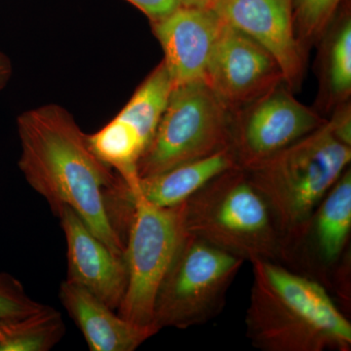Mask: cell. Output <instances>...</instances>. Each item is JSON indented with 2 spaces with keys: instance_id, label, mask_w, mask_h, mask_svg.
I'll return each instance as SVG.
<instances>
[{
  "instance_id": "4fadbf2b",
  "label": "cell",
  "mask_w": 351,
  "mask_h": 351,
  "mask_svg": "<svg viewBox=\"0 0 351 351\" xmlns=\"http://www.w3.org/2000/svg\"><path fill=\"white\" fill-rule=\"evenodd\" d=\"M56 216L66 242L68 278L107 306L117 311L127 287L124 256L108 248L71 208L63 207Z\"/></svg>"
},
{
  "instance_id": "44dd1931",
  "label": "cell",
  "mask_w": 351,
  "mask_h": 351,
  "mask_svg": "<svg viewBox=\"0 0 351 351\" xmlns=\"http://www.w3.org/2000/svg\"><path fill=\"white\" fill-rule=\"evenodd\" d=\"M45 304L27 295L19 279L0 272V318L25 316L38 313Z\"/></svg>"
},
{
  "instance_id": "5bb4252c",
  "label": "cell",
  "mask_w": 351,
  "mask_h": 351,
  "mask_svg": "<svg viewBox=\"0 0 351 351\" xmlns=\"http://www.w3.org/2000/svg\"><path fill=\"white\" fill-rule=\"evenodd\" d=\"M59 297L91 351H134L158 332L154 327L141 326L126 320L71 281L61 284Z\"/></svg>"
},
{
  "instance_id": "ac0fdd59",
  "label": "cell",
  "mask_w": 351,
  "mask_h": 351,
  "mask_svg": "<svg viewBox=\"0 0 351 351\" xmlns=\"http://www.w3.org/2000/svg\"><path fill=\"white\" fill-rule=\"evenodd\" d=\"M173 89L169 73L162 61L138 85L117 117L135 127L149 145L169 103Z\"/></svg>"
},
{
  "instance_id": "8992f818",
  "label": "cell",
  "mask_w": 351,
  "mask_h": 351,
  "mask_svg": "<svg viewBox=\"0 0 351 351\" xmlns=\"http://www.w3.org/2000/svg\"><path fill=\"white\" fill-rule=\"evenodd\" d=\"M232 112L204 82L174 88L138 161V177L158 174L228 147Z\"/></svg>"
},
{
  "instance_id": "7a4b0ae2",
  "label": "cell",
  "mask_w": 351,
  "mask_h": 351,
  "mask_svg": "<svg viewBox=\"0 0 351 351\" xmlns=\"http://www.w3.org/2000/svg\"><path fill=\"white\" fill-rule=\"evenodd\" d=\"M246 336L263 351H350L351 323L324 286L274 261L256 260Z\"/></svg>"
},
{
  "instance_id": "7402d4cb",
  "label": "cell",
  "mask_w": 351,
  "mask_h": 351,
  "mask_svg": "<svg viewBox=\"0 0 351 351\" xmlns=\"http://www.w3.org/2000/svg\"><path fill=\"white\" fill-rule=\"evenodd\" d=\"M132 5L149 18L151 23L156 22L174 12L182 6L180 0H126Z\"/></svg>"
},
{
  "instance_id": "ffe728a7",
  "label": "cell",
  "mask_w": 351,
  "mask_h": 351,
  "mask_svg": "<svg viewBox=\"0 0 351 351\" xmlns=\"http://www.w3.org/2000/svg\"><path fill=\"white\" fill-rule=\"evenodd\" d=\"M295 34L308 45L324 36L343 0H291Z\"/></svg>"
},
{
  "instance_id": "cb8c5ba5",
  "label": "cell",
  "mask_w": 351,
  "mask_h": 351,
  "mask_svg": "<svg viewBox=\"0 0 351 351\" xmlns=\"http://www.w3.org/2000/svg\"><path fill=\"white\" fill-rule=\"evenodd\" d=\"M13 75V64L10 58L0 50V93L5 89Z\"/></svg>"
},
{
  "instance_id": "52a82bcc",
  "label": "cell",
  "mask_w": 351,
  "mask_h": 351,
  "mask_svg": "<svg viewBox=\"0 0 351 351\" xmlns=\"http://www.w3.org/2000/svg\"><path fill=\"white\" fill-rule=\"evenodd\" d=\"M350 166L335 182L299 234L283 247L279 262L317 281L350 307Z\"/></svg>"
},
{
  "instance_id": "5b68a950",
  "label": "cell",
  "mask_w": 351,
  "mask_h": 351,
  "mask_svg": "<svg viewBox=\"0 0 351 351\" xmlns=\"http://www.w3.org/2000/svg\"><path fill=\"white\" fill-rule=\"evenodd\" d=\"M244 261L184 232L157 291L154 325L189 329L223 311L228 290Z\"/></svg>"
},
{
  "instance_id": "e0dca14e",
  "label": "cell",
  "mask_w": 351,
  "mask_h": 351,
  "mask_svg": "<svg viewBox=\"0 0 351 351\" xmlns=\"http://www.w3.org/2000/svg\"><path fill=\"white\" fill-rule=\"evenodd\" d=\"M64 334L61 313L45 306L29 315L0 318V351H49Z\"/></svg>"
},
{
  "instance_id": "30bf717a",
  "label": "cell",
  "mask_w": 351,
  "mask_h": 351,
  "mask_svg": "<svg viewBox=\"0 0 351 351\" xmlns=\"http://www.w3.org/2000/svg\"><path fill=\"white\" fill-rule=\"evenodd\" d=\"M204 82L232 110L284 83L274 58L250 36L221 21Z\"/></svg>"
},
{
  "instance_id": "603a6c76",
  "label": "cell",
  "mask_w": 351,
  "mask_h": 351,
  "mask_svg": "<svg viewBox=\"0 0 351 351\" xmlns=\"http://www.w3.org/2000/svg\"><path fill=\"white\" fill-rule=\"evenodd\" d=\"M332 133L343 144L351 147V112L350 101H345L336 107L332 119L328 120Z\"/></svg>"
},
{
  "instance_id": "8fae6325",
  "label": "cell",
  "mask_w": 351,
  "mask_h": 351,
  "mask_svg": "<svg viewBox=\"0 0 351 351\" xmlns=\"http://www.w3.org/2000/svg\"><path fill=\"white\" fill-rule=\"evenodd\" d=\"M212 11L274 58L291 90L299 86L304 49L295 34L291 0H214Z\"/></svg>"
},
{
  "instance_id": "d4e9b609",
  "label": "cell",
  "mask_w": 351,
  "mask_h": 351,
  "mask_svg": "<svg viewBox=\"0 0 351 351\" xmlns=\"http://www.w3.org/2000/svg\"><path fill=\"white\" fill-rule=\"evenodd\" d=\"M182 6L191 8L210 9L214 0H180Z\"/></svg>"
},
{
  "instance_id": "7c38bea8",
  "label": "cell",
  "mask_w": 351,
  "mask_h": 351,
  "mask_svg": "<svg viewBox=\"0 0 351 351\" xmlns=\"http://www.w3.org/2000/svg\"><path fill=\"white\" fill-rule=\"evenodd\" d=\"M221 23L211 9L184 6L152 23L173 87L204 82Z\"/></svg>"
},
{
  "instance_id": "6da1fadb",
  "label": "cell",
  "mask_w": 351,
  "mask_h": 351,
  "mask_svg": "<svg viewBox=\"0 0 351 351\" xmlns=\"http://www.w3.org/2000/svg\"><path fill=\"white\" fill-rule=\"evenodd\" d=\"M23 176L56 215L69 207L95 237L117 255L125 243L108 219L104 196L117 174L95 154L88 135L59 104H45L18 115Z\"/></svg>"
},
{
  "instance_id": "ba28073f",
  "label": "cell",
  "mask_w": 351,
  "mask_h": 351,
  "mask_svg": "<svg viewBox=\"0 0 351 351\" xmlns=\"http://www.w3.org/2000/svg\"><path fill=\"white\" fill-rule=\"evenodd\" d=\"M132 203L135 211L124 254L127 287L117 313L135 324L156 328L157 291L184 235L182 204L157 207L138 197Z\"/></svg>"
},
{
  "instance_id": "9a60e30c",
  "label": "cell",
  "mask_w": 351,
  "mask_h": 351,
  "mask_svg": "<svg viewBox=\"0 0 351 351\" xmlns=\"http://www.w3.org/2000/svg\"><path fill=\"white\" fill-rule=\"evenodd\" d=\"M237 167L232 151L226 147L211 156L180 164L158 174L138 178L133 186H127L122 180L117 188V197L124 205L132 208V199L136 197L157 207L179 206L215 178Z\"/></svg>"
},
{
  "instance_id": "9c48e42d",
  "label": "cell",
  "mask_w": 351,
  "mask_h": 351,
  "mask_svg": "<svg viewBox=\"0 0 351 351\" xmlns=\"http://www.w3.org/2000/svg\"><path fill=\"white\" fill-rule=\"evenodd\" d=\"M284 85L233 110L228 147L237 167H255L327 121L302 105Z\"/></svg>"
},
{
  "instance_id": "2e32d148",
  "label": "cell",
  "mask_w": 351,
  "mask_h": 351,
  "mask_svg": "<svg viewBox=\"0 0 351 351\" xmlns=\"http://www.w3.org/2000/svg\"><path fill=\"white\" fill-rule=\"evenodd\" d=\"M90 147L127 186L138 180V164L147 144L135 127L115 117L96 133L88 135Z\"/></svg>"
},
{
  "instance_id": "3957f363",
  "label": "cell",
  "mask_w": 351,
  "mask_h": 351,
  "mask_svg": "<svg viewBox=\"0 0 351 351\" xmlns=\"http://www.w3.org/2000/svg\"><path fill=\"white\" fill-rule=\"evenodd\" d=\"M351 147L328 120L283 151L245 170L269 207L281 251L304 228L320 201L350 166Z\"/></svg>"
},
{
  "instance_id": "d6986e66",
  "label": "cell",
  "mask_w": 351,
  "mask_h": 351,
  "mask_svg": "<svg viewBox=\"0 0 351 351\" xmlns=\"http://www.w3.org/2000/svg\"><path fill=\"white\" fill-rule=\"evenodd\" d=\"M322 66L323 105L338 107L351 93V19L346 15L328 32Z\"/></svg>"
},
{
  "instance_id": "277c9868",
  "label": "cell",
  "mask_w": 351,
  "mask_h": 351,
  "mask_svg": "<svg viewBox=\"0 0 351 351\" xmlns=\"http://www.w3.org/2000/svg\"><path fill=\"white\" fill-rule=\"evenodd\" d=\"M184 232L244 262H279L281 239L263 196L246 171L232 168L182 204Z\"/></svg>"
}]
</instances>
